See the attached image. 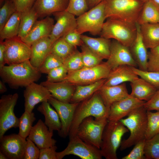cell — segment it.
Returning a JSON list of instances; mask_svg holds the SVG:
<instances>
[{
	"instance_id": "1",
	"label": "cell",
	"mask_w": 159,
	"mask_h": 159,
	"mask_svg": "<svg viewBox=\"0 0 159 159\" xmlns=\"http://www.w3.org/2000/svg\"><path fill=\"white\" fill-rule=\"evenodd\" d=\"M39 70L33 66L29 60L18 64L5 65L0 69L2 81L10 88L26 87L38 81L41 76Z\"/></svg>"
},
{
	"instance_id": "2",
	"label": "cell",
	"mask_w": 159,
	"mask_h": 159,
	"mask_svg": "<svg viewBox=\"0 0 159 159\" xmlns=\"http://www.w3.org/2000/svg\"><path fill=\"white\" fill-rule=\"evenodd\" d=\"M108 114V111L98 91L79 103L69 130V139L76 136L79 125L85 118L92 116L97 119L107 118Z\"/></svg>"
},
{
	"instance_id": "3",
	"label": "cell",
	"mask_w": 159,
	"mask_h": 159,
	"mask_svg": "<svg viewBox=\"0 0 159 159\" xmlns=\"http://www.w3.org/2000/svg\"><path fill=\"white\" fill-rule=\"evenodd\" d=\"M106 19L112 18L136 23L145 1L104 0Z\"/></svg>"
},
{
	"instance_id": "4",
	"label": "cell",
	"mask_w": 159,
	"mask_h": 159,
	"mask_svg": "<svg viewBox=\"0 0 159 159\" xmlns=\"http://www.w3.org/2000/svg\"><path fill=\"white\" fill-rule=\"evenodd\" d=\"M127 118L120 121L130 132L129 137L122 141L120 146L121 151L135 145L145 138L147 125V110L143 107L138 108L132 112Z\"/></svg>"
},
{
	"instance_id": "5",
	"label": "cell",
	"mask_w": 159,
	"mask_h": 159,
	"mask_svg": "<svg viewBox=\"0 0 159 159\" xmlns=\"http://www.w3.org/2000/svg\"><path fill=\"white\" fill-rule=\"evenodd\" d=\"M137 32L136 23L107 18L103 24L100 35L101 37L115 40L129 47L136 37Z\"/></svg>"
},
{
	"instance_id": "6",
	"label": "cell",
	"mask_w": 159,
	"mask_h": 159,
	"mask_svg": "<svg viewBox=\"0 0 159 159\" xmlns=\"http://www.w3.org/2000/svg\"><path fill=\"white\" fill-rule=\"evenodd\" d=\"M128 129L120 121H108L102 133L100 150L106 159H117V151Z\"/></svg>"
},
{
	"instance_id": "7",
	"label": "cell",
	"mask_w": 159,
	"mask_h": 159,
	"mask_svg": "<svg viewBox=\"0 0 159 159\" xmlns=\"http://www.w3.org/2000/svg\"><path fill=\"white\" fill-rule=\"evenodd\" d=\"M105 19L103 0L78 16L75 31L80 35L87 32L94 36L100 35Z\"/></svg>"
},
{
	"instance_id": "8",
	"label": "cell",
	"mask_w": 159,
	"mask_h": 159,
	"mask_svg": "<svg viewBox=\"0 0 159 159\" xmlns=\"http://www.w3.org/2000/svg\"><path fill=\"white\" fill-rule=\"evenodd\" d=\"M111 69L106 62L91 67H84L78 70L69 72L63 81L76 86L94 83L108 77Z\"/></svg>"
},
{
	"instance_id": "9",
	"label": "cell",
	"mask_w": 159,
	"mask_h": 159,
	"mask_svg": "<svg viewBox=\"0 0 159 159\" xmlns=\"http://www.w3.org/2000/svg\"><path fill=\"white\" fill-rule=\"evenodd\" d=\"M107 122V118L97 119L92 116L88 117L79 125L76 136L85 142L100 149L102 133Z\"/></svg>"
},
{
	"instance_id": "10",
	"label": "cell",
	"mask_w": 159,
	"mask_h": 159,
	"mask_svg": "<svg viewBox=\"0 0 159 159\" xmlns=\"http://www.w3.org/2000/svg\"><path fill=\"white\" fill-rule=\"evenodd\" d=\"M19 97L17 93L2 95L0 99V138L10 128L18 127L19 118L14 110Z\"/></svg>"
},
{
	"instance_id": "11",
	"label": "cell",
	"mask_w": 159,
	"mask_h": 159,
	"mask_svg": "<svg viewBox=\"0 0 159 159\" xmlns=\"http://www.w3.org/2000/svg\"><path fill=\"white\" fill-rule=\"evenodd\" d=\"M70 155H76L82 159H101L102 157L100 149L85 142L77 136L69 139L64 150L57 152V158L62 159Z\"/></svg>"
},
{
	"instance_id": "12",
	"label": "cell",
	"mask_w": 159,
	"mask_h": 159,
	"mask_svg": "<svg viewBox=\"0 0 159 159\" xmlns=\"http://www.w3.org/2000/svg\"><path fill=\"white\" fill-rule=\"evenodd\" d=\"M4 42L5 47L4 57L6 64L9 65L29 60L31 47L18 36L6 39Z\"/></svg>"
},
{
	"instance_id": "13",
	"label": "cell",
	"mask_w": 159,
	"mask_h": 159,
	"mask_svg": "<svg viewBox=\"0 0 159 159\" xmlns=\"http://www.w3.org/2000/svg\"><path fill=\"white\" fill-rule=\"evenodd\" d=\"M48 102L55 108L61 121L62 127L58 134L60 137L65 138L69 135L74 114L79 103L62 102L52 97Z\"/></svg>"
},
{
	"instance_id": "14",
	"label": "cell",
	"mask_w": 159,
	"mask_h": 159,
	"mask_svg": "<svg viewBox=\"0 0 159 159\" xmlns=\"http://www.w3.org/2000/svg\"><path fill=\"white\" fill-rule=\"evenodd\" d=\"M26 140L18 134L0 138V151L9 159H24Z\"/></svg>"
},
{
	"instance_id": "15",
	"label": "cell",
	"mask_w": 159,
	"mask_h": 159,
	"mask_svg": "<svg viewBox=\"0 0 159 159\" xmlns=\"http://www.w3.org/2000/svg\"><path fill=\"white\" fill-rule=\"evenodd\" d=\"M52 14L56 21L49 37L53 44L59 38L75 30L77 22L75 16L66 10Z\"/></svg>"
},
{
	"instance_id": "16",
	"label": "cell",
	"mask_w": 159,
	"mask_h": 159,
	"mask_svg": "<svg viewBox=\"0 0 159 159\" xmlns=\"http://www.w3.org/2000/svg\"><path fill=\"white\" fill-rule=\"evenodd\" d=\"M110 55L106 62L111 70L122 65L137 67L129 47L118 41L113 39L111 42Z\"/></svg>"
},
{
	"instance_id": "17",
	"label": "cell",
	"mask_w": 159,
	"mask_h": 159,
	"mask_svg": "<svg viewBox=\"0 0 159 159\" xmlns=\"http://www.w3.org/2000/svg\"><path fill=\"white\" fill-rule=\"evenodd\" d=\"M145 101L140 100L130 95L115 102L110 106L107 117L108 121H118L127 116L134 110L143 107Z\"/></svg>"
},
{
	"instance_id": "18",
	"label": "cell",
	"mask_w": 159,
	"mask_h": 159,
	"mask_svg": "<svg viewBox=\"0 0 159 159\" xmlns=\"http://www.w3.org/2000/svg\"><path fill=\"white\" fill-rule=\"evenodd\" d=\"M24 92V110L29 113L40 102H48L52 97L48 90L40 84L33 82L27 87Z\"/></svg>"
},
{
	"instance_id": "19",
	"label": "cell",
	"mask_w": 159,
	"mask_h": 159,
	"mask_svg": "<svg viewBox=\"0 0 159 159\" xmlns=\"http://www.w3.org/2000/svg\"><path fill=\"white\" fill-rule=\"evenodd\" d=\"M53 135V132L50 131L40 119L32 127L28 138L41 149L56 145L57 141L52 138Z\"/></svg>"
},
{
	"instance_id": "20",
	"label": "cell",
	"mask_w": 159,
	"mask_h": 159,
	"mask_svg": "<svg viewBox=\"0 0 159 159\" xmlns=\"http://www.w3.org/2000/svg\"><path fill=\"white\" fill-rule=\"evenodd\" d=\"M54 25V20L49 16L43 19L37 20L29 33L21 39L31 47L36 41L43 38L49 37Z\"/></svg>"
},
{
	"instance_id": "21",
	"label": "cell",
	"mask_w": 159,
	"mask_h": 159,
	"mask_svg": "<svg viewBox=\"0 0 159 159\" xmlns=\"http://www.w3.org/2000/svg\"><path fill=\"white\" fill-rule=\"evenodd\" d=\"M98 92L108 112L113 103L123 99L130 95L125 83L114 86L103 85Z\"/></svg>"
},
{
	"instance_id": "22",
	"label": "cell",
	"mask_w": 159,
	"mask_h": 159,
	"mask_svg": "<svg viewBox=\"0 0 159 159\" xmlns=\"http://www.w3.org/2000/svg\"><path fill=\"white\" fill-rule=\"evenodd\" d=\"M52 44L49 37L42 38L34 42L31 47L29 61L39 70L45 59L51 52Z\"/></svg>"
},
{
	"instance_id": "23",
	"label": "cell",
	"mask_w": 159,
	"mask_h": 159,
	"mask_svg": "<svg viewBox=\"0 0 159 159\" xmlns=\"http://www.w3.org/2000/svg\"><path fill=\"white\" fill-rule=\"evenodd\" d=\"M40 84L49 91L52 97L64 102H70L75 92L76 86L64 81L52 82L47 81Z\"/></svg>"
},
{
	"instance_id": "24",
	"label": "cell",
	"mask_w": 159,
	"mask_h": 159,
	"mask_svg": "<svg viewBox=\"0 0 159 159\" xmlns=\"http://www.w3.org/2000/svg\"><path fill=\"white\" fill-rule=\"evenodd\" d=\"M137 34L132 45L129 47L132 56L136 63L138 68L147 70L148 52L142 39L140 30V25L136 23Z\"/></svg>"
},
{
	"instance_id": "25",
	"label": "cell",
	"mask_w": 159,
	"mask_h": 159,
	"mask_svg": "<svg viewBox=\"0 0 159 159\" xmlns=\"http://www.w3.org/2000/svg\"><path fill=\"white\" fill-rule=\"evenodd\" d=\"M69 0H37L32 7L39 18L65 10Z\"/></svg>"
},
{
	"instance_id": "26",
	"label": "cell",
	"mask_w": 159,
	"mask_h": 159,
	"mask_svg": "<svg viewBox=\"0 0 159 159\" xmlns=\"http://www.w3.org/2000/svg\"><path fill=\"white\" fill-rule=\"evenodd\" d=\"M138 77L131 67L122 65L111 70L104 85L114 86L127 82H130Z\"/></svg>"
},
{
	"instance_id": "27",
	"label": "cell",
	"mask_w": 159,
	"mask_h": 159,
	"mask_svg": "<svg viewBox=\"0 0 159 159\" xmlns=\"http://www.w3.org/2000/svg\"><path fill=\"white\" fill-rule=\"evenodd\" d=\"M84 43L102 59H107L110 56V39L100 37L93 38L81 34Z\"/></svg>"
},
{
	"instance_id": "28",
	"label": "cell",
	"mask_w": 159,
	"mask_h": 159,
	"mask_svg": "<svg viewBox=\"0 0 159 159\" xmlns=\"http://www.w3.org/2000/svg\"><path fill=\"white\" fill-rule=\"evenodd\" d=\"M131 96L147 102L153 97L157 90L146 81L139 77L130 82Z\"/></svg>"
},
{
	"instance_id": "29",
	"label": "cell",
	"mask_w": 159,
	"mask_h": 159,
	"mask_svg": "<svg viewBox=\"0 0 159 159\" xmlns=\"http://www.w3.org/2000/svg\"><path fill=\"white\" fill-rule=\"evenodd\" d=\"M50 105L48 102H42L38 107L37 110L44 116V123L49 130L59 132L62 127L61 121L57 112L51 107Z\"/></svg>"
},
{
	"instance_id": "30",
	"label": "cell",
	"mask_w": 159,
	"mask_h": 159,
	"mask_svg": "<svg viewBox=\"0 0 159 159\" xmlns=\"http://www.w3.org/2000/svg\"><path fill=\"white\" fill-rule=\"evenodd\" d=\"M143 42L146 48L151 49L159 46V23L140 25Z\"/></svg>"
},
{
	"instance_id": "31",
	"label": "cell",
	"mask_w": 159,
	"mask_h": 159,
	"mask_svg": "<svg viewBox=\"0 0 159 159\" xmlns=\"http://www.w3.org/2000/svg\"><path fill=\"white\" fill-rule=\"evenodd\" d=\"M136 23L140 25L159 23V6L153 0L145 1Z\"/></svg>"
},
{
	"instance_id": "32",
	"label": "cell",
	"mask_w": 159,
	"mask_h": 159,
	"mask_svg": "<svg viewBox=\"0 0 159 159\" xmlns=\"http://www.w3.org/2000/svg\"><path fill=\"white\" fill-rule=\"evenodd\" d=\"M106 80L104 79L89 85H76L70 102L80 103L88 98L100 89Z\"/></svg>"
},
{
	"instance_id": "33",
	"label": "cell",
	"mask_w": 159,
	"mask_h": 159,
	"mask_svg": "<svg viewBox=\"0 0 159 159\" xmlns=\"http://www.w3.org/2000/svg\"><path fill=\"white\" fill-rule=\"evenodd\" d=\"M21 12L16 11L11 16L0 31V41L18 36Z\"/></svg>"
},
{
	"instance_id": "34",
	"label": "cell",
	"mask_w": 159,
	"mask_h": 159,
	"mask_svg": "<svg viewBox=\"0 0 159 159\" xmlns=\"http://www.w3.org/2000/svg\"><path fill=\"white\" fill-rule=\"evenodd\" d=\"M38 18L37 14L33 7L21 12L17 36L21 39L25 37L29 32Z\"/></svg>"
},
{
	"instance_id": "35",
	"label": "cell",
	"mask_w": 159,
	"mask_h": 159,
	"mask_svg": "<svg viewBox=\"0 0 159 159\" xmlns=\"http://www.w3.org/2000/svg\"><path fill=\"white\" fill-rule=\"evenodd\" d=\"M77 48L69 44L63 37L56 41L52 44L51 52L64 60Z\"/></svg>"
},
{
	"instance_id": "36",
	"label": "cell",
	"mask_w": 159,
	"mask_h": 159,
	"mask_svg": "<svg viewBox=\"0 0 159 159\" xmlns=\"http://www.w3.org/2000/svg\"><path fill=\"white\" fill-rule=\"evenodd\" d=\"M36 120L34 113L25 111L19 118L18 134L26 139L28 136L32 127L33 122Z\"/></svg>"
},
{
	"instance_id": "37",
	"label": "cell",
	"mask_w": 159,
	"mask_h": 159,
	"mask_svg": "<svg viewBox=\"0 0 159 159\" xmlns=\"http://www.w3.org/2000/svg\"><path fill=\"white\" fill-rule=\"evenodd\" d=\"M63 64L68 73L75 71L83 67L81 54L77 48L63 61Z\"/></svg>"
},
{
	"instance_id": "38",
	"label": "cell",
	"mask_w": 159,
	"mask_h": 159,
	"mask_svg": "<svg viewBox=\"0 0 159 159\" xmlns=\"http://www.w3.org/2000/svg\"><path fill=\"white\" fill-rule=\"evenodd\" d=\"M147 125L145 136L149 139L159 133V111H147Z\"/></svg>"
},
{
	"instance_id": "39",
	"label": "cell",
	"mask_w": 159,
	"mask_h": 159,
	"mask_svg": "<svg viewBox=\"0 0 159 159\" xmlns=\"http://www.w3.org/2000/svg\"><path fill=\"white\" fill-rule=\"evenodd\" d=\"M81 49L84 67H94L102 62L103 59L92 51L84 43L81 46Z\"/></svg>"
},
{
	"instance_id": "40",
	"label": "cell",
	"mask_w": 159,
	"mask_h": 159,
	"mask_svg": "<svg viewBox=\"0 0 159 159\" xmlns=\"http://www.w3.org/2000/svg\"><path fill=\"white\" fill-rule=\"evenodd\" d=\"M144 155L145 159H159V133L146 140Z\"/></svg>"
},
{
	"instance_id": "41",
	"label": "cell",
	"mask_w": 159,
	"mask_h": 159,
	"mask_svg": "<svg viewBox=\"0 0 159 159\" xmlns=\"http://www.w3.org/2000/svg\"><path fill=\"white\" fill-rule=\"evenodd\" d=\"M17 11L14 0H5L0 9V31L12 15Z\"/></svg>"
},
{
	"instance_id": "42",
	"label": "cell",
	"mask_w": 159,
	"mask_h": 159,
	"mask_svg": "<svg viewBox=\"0 0 159 159\" xmlns=\"http://www.w3.org/2000/svg\"><path fill=\"white\" fill-rule=\"evenodd\" d=\"M63 64V60L51 52L39 69L41 73L47 74L51 70Z\"/></svg>"
},
{
	"instance_id": "43",
	"label": "cell",
	"mask_w": 159,
	"mask_h": 159,
	"mask_svg": "<svg viewBox=\"0 0 159 159\" xmlns=\"http://www.w3.org/2000/svg\"><path fill=\"white\" fill-rule=\"evenodd\" d=\"M134 72L157 89H159V72L143 70L136 67H132Z\"/></svg>"
},
{
	"instance_id": "44",
	"label": "cell",
	"mask_w": 159,
	"mask_h": 159,
	"mask_svg": "<svg viewBox=\"0 0 159 159\" xmlns=\"http://www.w3.org/2000/svg\"><path fill=\"white\" fill-rule=\"evenodd\" d=\"M89 9L86 0H69L65 10L78 16Z\"/></svg>"
},
{
	"instance_id": "45",
	"label": "cell",
	"mask_w": 159,
	"mask_h": 159,
	"mask_svg": "<svg viewBox=\"0 0 159 159\" xmlns=\"http://www.w3.org/2000/svg\"><path fill=\"white\" fill-rule=\"evenodd\" d=\"M68 71L63 64L54 68L47 74V81L52 82L63 81L67 77Z\"/></svg>"
},
{
	"instance_id": "46",
	"label": "cell",
	"mask_w": 159,
	"mask_h": 159,
	"mask_svg": "<svg viewBox=\"0 0 159 159\" xmlns=\"http://www.w3.org/2000/svg\"><path fill=\"white\" fill-rule=\"evenodd\" d=\"M147 70L159 72V46L148 52Z\"/></svg>"
},
{
	"instance_id": "47",
	"label": "cell",
	"mask_w": 159,
	"mask_h": 159,
	"mask_svg": "<svg viewBox=\"0 0 159 159\" xmlns=\"http://www.w3.org/2000/svg\"><path fill=\"white\" fill-rule=\"evenodd\" d=\"M146 142L143 139L134 145V147L127 155L123 157L122 159H145L144 149Z\"/></svg>"
},
{
	"instance_id": "48",
	"label": "cell",
	"mask_w": 159,
	"mask_h": 159,
	"mask_svg": "<svg viewBox=\"0 0 159 159\" xmlns=\"http://www.w3.org/2000/svg\"><path fill=\"white\" fill-rule=\"evenodd\" d=\"M24 151V159H38L39 155L40 149L28 137Z\"/></svg>"
},
{
	"instance_id": "49",
	"label": "cell",
	"mask_w": 159,
	"mask_h": 159,
	"mask_svg": "<svg viewBox=\"0 0 159 159\" xmlns=\"http://www.w3.org/2000/svg\"><path fill=\"white\" fill-rule=\"evenodd\" d=\"M70 45L75 48L81 46L84 43L81 38V35L75 31L72 32L63 37Z\"/></svg>"
},
{
	"instance_id": "50",
	"label": "cell",
	"mask_w": 159,
	"mask_h": 159,
	"mask_svg": "<svg viewBox=\"0 0 159 159\" xmlns=\"http://www.w3.org/2000/svg\"><path fill=\"white\" fill-rule=\"evenodd\" d=\"M143 107L147 111H159V89L149 100L145 102Z\"/></svg>"
},
{
	"instance_id": "51",
	"label": "cell",
	"mask_w": 159,
	"mask_h": 159,
	"mask_svg": "<svg viewBox=\"0 0 159 159\" xmlns=\"http://www.w3.org/2000/svg\"><path fill=\"white\" fill-rule=\"evenodd\" d=\"M57 147L56 145L52 147L40 149L39 159H57Z\"/></svg>"
},
{
	"instance_id": "52",
	"label": "cell",
	"mask_w": 159,
	"mask_h": 159,
	"mask_svg": "<svg viewBox=\"0 0 159 159\" xmlns=\"http://www.w3.org/2000/svg\"><path fill=\"white\" fill-rule=\"evenodd\" d=\"M37 0H14L17 11L22 12L31 9Z\"/></svg>"
},
{
	"instance_id": "53",
	"label": "cell",
	"mask_w": 159,
	"mask_h": 159,
	"mask_svg": "<svg viewBox=\"0 0 159 159\" xmlns=\"http://www.w3.org/2000/svg\"><path fill=\"white\" fill-rule=\"evenodd\" d=\"M5 45L3 41H0V69L6 64L5 60Z\"/></svg>"
},
{
	"instance_id": "54",
	"label": "cell",
	"mask_w": 159,
	"mask_h": 159,
	"mask_svg": "<svg viewBox=\"0 0 159 159\" xmlns=\"http://www.w3.org/2000/svg\"><path fill=\"white\" fill-rule=\"evenodd\" d=\"M103 0H86L89 9L96 6Z\"/></svg>"
},
{
	"instance_id": "55",
	"label": "cell",
	"mask_w": 159,
	"mask_h": 159,
	"mask_svg": "<svg viewBox=\"0 0 159 159\" xmlns=\"http://www.w3.org/2000/svg\"><path fill=\"white\" fill-rule=\"evenodd\" d=\"M2 81H0V93L2 94L6 92L7 90V89Z\"/></svg>"
},
{
	"instance_id": "56",
	"label": "cell",
	"mask_w": 159,
	"mask_h": 159,
	"mask_svg": "<svg viewBox=\"0 0 159 159\" xmlns=\"http://www.w3.org/2000/svg\"><path fill=\"white\" fill-rule=\"evenodd\" d=\"M0 159H7L8 158L4 153L0 151Z\"/></svg>"
},
{
	"instance_id": "57",
	"label": "cell",
	"mask_w": 159,
	"mask_h": 159,
	"mask_svg": "<svg viewBox=\"0 0 159 159\" xmlns=\"http://www.w3.org/2000/svg\"><path fill=\"white\" fill-rule=\"evenodd\" d=\"M5 0H0V5L2 6V5L4 2Z\"/></svg>"
},
{
	"instance_id": "58",
	"label": "cell",
	"mask_w": 159,
	"mask_h": 159,
	"mask_svg": "<svg viewBox=\"0 0 159 159\" xmlns=\"http://www.w3.org/2000/svg\"><path fill=\"white\" fill-rule=\"evenodd\" d=\"M159 6V0H153Z\"/></svg>"
},
{
	"instance_id": "59",
	"label": "cell",
	"mask_w": 159,
	"mask_h": 159,
	"mask_svg": "<svg viewBox=\"0 0 159 159\" xmlns=\"http://www.w3.org/2000/svg\"><path fill=\"white\" fill-rule=\"evenodd\" d=\"M145 0V1H147V0Z\"/></svg>"
}]
</instances>
